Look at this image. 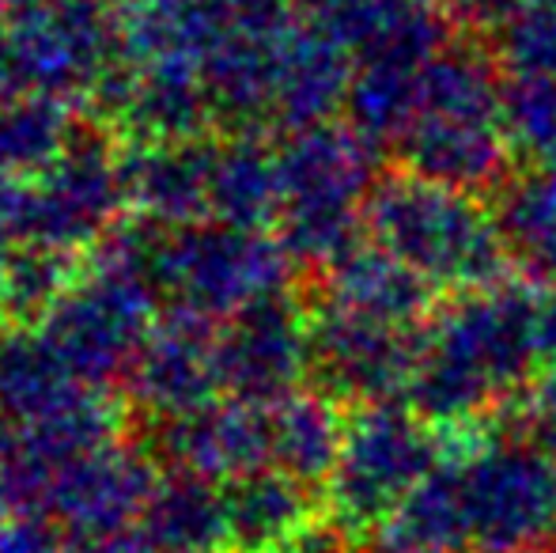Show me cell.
Returning <instances> with one entry per match:
<instances>
[{
    "mask_svg": "<svg viewBox=\"0 0 556 553\" xmlns=\"http://www.w3.org/2000/svg\"><path fill=\"white\" fill-rule=\"evenodd\" d=\"M397 163L462 190L500 198L515 178L504 129V61L496 46L458 30L420 68L417 111L394 144Z\"/></svg>",
    "mask_w": 556,
    "mask_h": 553,
    "instance_id": "6da1fadb",
    "label": "cell"
},
{
    "mask_svg": "<svg viewBox=\"0 0 556 553\" xmlns=\"http://www.w3.org/2000/svg\"><path fill=\"white\" fill-rule=\"evenodd\" d=\"M375 247L417 269L435 292H469L515 274L500 213L489 198L409 167H390L367 201Z\"/></svg>",
    "mask_w": 556,
    "mask_h": 553,
    "instance_id": "7a4b0ae2",
    "label": "cell"
},
{
    "mask_svg": "<svg viewBox=\"0 0 556 553\" xmlns=\"http://www.w3.org/2000/svg\"><path fill=\"white\" fill-rule=\"evenodd\" d=\"M435 288L417 269H409L402 259L387 254L382 247L364 251L352 259L344 274V300L356 315L382 318L397 326H425V318L435 307Z\"/></svg>",
    "mask_w": 556,
    "mask_h": 553,
    "instance_id": "3957f363",
    "label": "cell"
},
{
    "mask_svg": "<svg viewBox=\"0 0 556 553\" xmlns=\"http://www.w3.org/2000/svg\"><path fill=\"white\" fill-rule=\"evenodd\" d=\"M504 129L522 171H556V76L504 68Z\"/></svg>",
    "mask_w": 556,
    "mask_h": 553,
    "instance_id": "277c9868",
    "label": "cell"
},
{
    "mask_svg": "<svg viewBox=\"0 0 556 553\" xmlns=\"http://www.w3.org/2000/svg\"><path fill=\"white\" fill-rule=\"evenodd\" d=\"M496 58L511 73H549L556 76V8L553 4H522L496 27Z\"/></svg>",
    "mask_w": 556,
    "mask_h": 553,
    "instance_id": "5b68a950",
    "label": "cell"
},
{
    "mask_svg": "<svg viewBox=\"0 0 556 553\" xmlns=\"http://www.w3.org/2000/svg\"><path fill=\"white\" fill-rule=\"evenodd\" d=\"M462 23H477V27H500L511 12H519L527 0H443Z\"/></svg>",
    "mask_w": 556,
    "mask_h": 553,
    "instance_id": "8992f818",
    "label": "cell"
}]
</instances>
